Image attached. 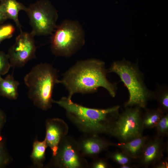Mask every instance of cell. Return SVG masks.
<instances>
[{"label": "cell", "instance_id": "obj_1", "mask_svg": "<svg viewBox=\"0 0 168 168\" xmlns=\"http://www.w3.org/2000/svg\"><path fill=\"white\" fill-rule=\"evenodd\" d=\"M107 69L105 62L95 58L77 61L63 75L59 83L63 84L67 90V97L71 99L76 93L86 94L96 92L100 87L105 89L114 97L117 86L108 79Z\"/></svg>", "mask_w": 168, "mask_h": 168}, {"label": "cell", "instance_id": "obj_2", "mask_svg": "<svg viewBox=\"0 0 168 168\" xmlns=\"http://www.w3.org/2000/svg\"><path fill=\"white\" fill-rule=\"evenodd\" d=\"M53 102L65 110L68 118L84 134H109L119 115V105L105 109L90 108L66 97Z\"/></svg>", "mask_w": 168, "mask_h": 168}, {"label": "cell", "instance_id": "obj_3", "mask_svg": "<svg viewBox=\"0 0 168 168\" xmlns=\"http://www.w3.org/2000/svg\"><path fill=\"white\" fill-rule=\"evenodd\" d=\"M58 72L51 64L41 63L35 66L24 77L29 98L43 110H47L52 106L54 87L59 83Z\"/></svg>", "mask_w": 168, "mask_h": 168}, {"label": "cell", "instance_id": "obj_4", "mask_svg": "<svg viewBox=\"0 0 168 168\" xmlns=\"http://www.w3.org/2000/svg\"><path fill=\"white\" fill-rule=\"evenodd\" d=\"M107 71L118 75L128 89L129 98L125 104V107L135 106L144 108L147 101L154 98L153 91L146 86L143 74L137 63L123 59L114 62Z\"/></svg>", "mask_w": 168, "mask_h": 168}, {"label": "cell", "instance_id": "obj_5", "mask_svg": "<svg viewBox=\"0 0 168 168\" xmlns=\"http://www.w3.org/2000/svg\"><path fill=\"white\" fill-rule=\"evenodd\" d=\"M85 42V32L79 22L66 19L57 25L51 35V51L56 56L69 58L78 51Z\"/></svg>", "mask_w": 168, "mask_h": 168}, {"label": "cell", "instance_id": "obj_6", "mask_svg": "<svg viewBox=\"0 0 168 168\" xmlns=\"http://www.w3.org/2000/svg\"><path fill=\"white\" fill-rule=\"evenodd\" d=\"M25 12L35 36L51 35L57 26L58 13L49 0H39L26 7Z\"/></svg>", "mask_w": 168, "mask_h": 168}, {"label": "cell", "instance_id": "obj_7", "mask_svg": "<svg viewBox=\"0 0 168 168\" xmlns=\"http://www.w3.org/2000/svg\"><path fill=\"white\" fill-rule=\"evenodd\" d=\"M127 108L119 115L109 134L122 142L128 141L142 135L143 127L141 117V108Z\"/></svg>", "mask_w": 168, "mask_h": 168}, {"label": "cell", "instance_id": "obj_8", "mask_svg": "<svg viewBox=\"0 0 168 168\" xmlns=\"http://www.w3.org/2000/svg\"><path fill=\"white\" fill-rule=\"evenodd\" d=\"M48 166L59 168H85L89 167L81 152L77 141L66 136L61 141L56 155L52 156Z\"/></svg>", "mask_w": 168, "mask_h": 168}, {"label": "cell", "instance_id": "obj_9", "mask_svg": "<svg viewBox=\"0 0 168 168\" xmlns=\"http://www.w3.org/2000/svg\"><path fill=\"white\" fill-rule=\"evenodd\" d=\"M20 32L7 54L11 67L13 68L23 67L35 57V35L32 31Z\"/></svg>", "mask_w": 168, "mask_h": 168}, {"label": "cell", "instance_id": "obj_10", "mask_svg": "<svg viewBox=\"0 0 168 168\" xmlns=\"http://www.w3.org/2000/svg\"><path fill=\"white\" fill-rule=\"evenodd\" d=\"M46 134L44 139L48 147L51 149L52 156H54L61 140L68 132L67 124L62 119H48L45 122Z\"/></svg>", "mask_w": 168, "mask_h": 168}, {"label": "cell", "instance_id": "obj_11", "mask_svg": "<svg viewBox=\"0 0 168 168\" xmlns=\"http://www.w3.org/2000/svg\"><path fill=\"white\" fill-rule=\"evenodd\" d=\"M77 141L81 152L84 157H96L112 145L97 135L85 134Z\"/></svg>", "mask_w": 168, "mask_h": 168}, {"label": "cell", "instance_id": "obj_12", "mask_svg": "<svg viewBox=\"0 0 168 168\" xmlns=\"http://www.w3.org/2000/svg\"><path fill=\"white\" fill-rule=\"evenodd\" d=\"M0 7L7 19L12 20L20 32L22 31L18 14L21 11H25L26 7L16 0H2L0 2Z\"/></svg>", "mask_w": 168, "mask_h": 168}, {"label": "cell", "instance_id": "obj_13", "mask_svg": "<svg viewBox=\"0 0 168 168\" xmlns=\"http://www.w3.org/2000/svg\"><path fill=\"white\" fill-rule=\"evenodd\" d=\"M19 83L12 74H8L3 78L0 77V95L11 100L16 99L18 95Z\"/></svg>", "mask_w": 168, "mask_h": 168}, {"label": "cell", "instance_id": "obj_14", "mask_svg": "<svg viewBox=\"0 0 168 168\" xmlns=\"http://www.w3.org/2000/svg\"><path fill=\"white\" fill-rule=\"evenodd\" d=\"M161 144L156 139L148 143L142 149L141 161L143 164L149 165L155 162L159 157L161 152Z\"/></svg>", "mask_w": 168, "mask_h": 168}, {"label": "cell", "instance_id": "obj_15", "mask_svg": "<svg viewBox=\"0 0 168 168\" xmlns=\"http://www.w3.org/2000/svg\"><path fill=\"white\" fill-rule=\"evenodd\" d=\"M145 141V138L141 135L118 145L127 155L135 158L142 152Z\"/></svg>", "mask_w": 168, "mask_h": 168}, {"label": "cell", "instance_id": "obj_16", "mask_svg": "<svg viewBox=\"0 0 168 168\" xmlns=\"http://www.w3.org/2000/svg\"><path fill=\"white\" fill-rule=\"evenodd\" d=\"M48 147L45 140L40 141L35 140L33 145L30 157L34 166L42 168L45 159V153Z\"/></svg>", "mask_w": 168, "mask_h": 168}, {"label": "cell", "instance_id": "obj_17", "mask_svg": "<svg viewBox=\"0 0 168 168\" xmlns=\"http://www.w3.org/2000/svg\"><path fill=\"white\" fill-rule=\"evenodd\" d=\"M153 93L154 98L156 99L159 105V109L162 112L167 111L168 110V87L165 85H158Z\"/></svg>", "mask_w": 168, "mask_h": 168}, {"label": "cell", "instance_id": "obj_18", "mask_svg": "<svg viewBox=\"0 0 168 168\" xmlns=\"http://www.w3.org/2000/svg\"><path fill=\"white\" fill-rule=\"evenodd\" d=\"M162 112L159 109L147 111L142 122L143 126L150 128L156 126L161 117Z\"/></svg>", "mask_w": 168, "mask_h": 168}, {"label": "cell", "instance_id": "obj_19", "mask_svg": "<svg viewBox=\"0 0 168 168\" xmlns=\"http://www.w3.org/2000/svg\"><path fill=\"white\" fill-rule=\"evenodd\" d=\"M12 160L6 148V140L1 135L0 136V168L6 166L11 162Z\"/></svg>", "mask_w": 168, "mask_h": 168}, {"label": "cell", "instance_id": "obj_20", "mask_svg": "<svg viewBox=\"0 0 168 168\" xmlns=\"http://www.w3.org/2000/svg\"><path fill=\"white\" fill-rule=\"evenodd\" d=\"M15 31V27L11 24L0 25V44L4 40L11 38Z\"/></svg>", "mask_w": 168, "mask_h": 168}, {"label": "cell", "instance_id": "obj_21", "mask_svg": "<svg viewBox=\"0 0 168 168\" xmlns=\"http://www.w3.org/2000/svg\"><path fill=\"white\" fill-rule=\"evenodd\" d=\"M11 66L7 54L0 51V77L7 74Z\"/></svg>", "mask_w": 168, "mask_h": 168}, {"label": "cell", "instance_id": "obj_22", "mask_svg": "<svg viewBox=\"0 0 168 168\" xmlns=\"http://www.w3.org/2000/svg\"><path fill=\"white\" fill-rule=\"evenodd\" d=\"M109 156L121 165L128 164L130 161L129 158L126 154L119 152L111 153L109 154Z\"/></svg>", "mask_w": 168, "mask_h": 168}, {"label": "cell", "instance_id": "obj_23", "mask_svg": "<svg viewBox=\"0 0 168 168\" xmlns=\"http://www.w3.org/2000/svg\"><path fill=\"white\" fill-rule=\"evenodd\" d=\"M157 131L161 135L165 134L168 130V116L167 114L161 117L157 124Z\"/></svg>", "mask_w": 168, "mask_h": 168}, {"label": "cell", "instance_id": "obj_24", "mask_svg": "<svg viewBox=\"0 0 168 168\" xmlns=\"http://www.w3.org/2000/svg\"><path fill=\"white\" fill-rule=\"evenodd\" d=\"M91 166L93 168H106L108 166L107 162L101 159H96L91 163Z\"/></svg>", "mask_w": 168, "mask_h": 168}, {"label": "cell", "instance_id": "obj_25", "mask_svg": "<svg viewBox=\"0 0 168 168\" xmlns=\"http://www.w3.org/2000/svg\"><path fill=\"white\" fill-rule=\"evenodd\" d=\"M6 121V117L4 113L0 109V136L1 131Z\"/></svg>", "mask_w": 168, "mask_h": 168}, {"label": "cell", "instance_id": "obj_26", "mask_svg": "<svg viewBox=\"0 0 168 168\" xmlns=\"http://www.w3.org/2000/svg\"><path fill=\"white\" fill-rule=\"evenodd\" d=\"M7 20V17L0 7V23L2 24Z\"/></svg>", "mask_w": 168, "mask_h": 168}, {"label": "cell", "instance_id": "obj_27", "mask_svg": "<svg viewBox=\"0 0 168 168\" xmlns=\"http://www.w3.org/2000/svg\"><path fill=\"white\" fill-rule=\"evenodd\" d=\"M121 167L122 168H128L130 167V166L127 164L121 165Z\"/></svg>", "mask_w": 168, "mask_h": 168}, {"label": "cell", "instance_id": "obj_28", "mask_svg": "<svg viewBox=\"0 0 168 168\" xmlns=\"http://www.w3.org/2000/svg\"><path fill=\"white\" fill-rule=\"evenodd\" d=\"M2 0H0V2L2 1Z\"/></svg>", "mask_w": 168, "mask_h": 168}]
</instances>
